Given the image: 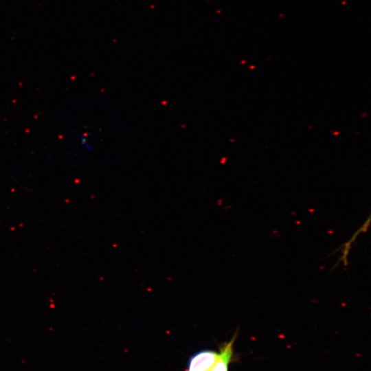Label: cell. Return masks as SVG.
Masks as SVG:
<instances>
[{
  "label": "cell",
  "mask_w": 371,
  "mask_h": 371,
  "mask_svg": "<svg viewBox=\"0 0 371 371\" xmlns=\"http://www.w3.org/2000/svg\"><path fill=\"white\" fill-rule=\"evenodd\" d=\"M218 357V352L214 350H201L191 357L187 371H205L212 366Z\"/></svg>",
  "instance_id": "6da1fadb"
},
{
  "label": "cell",
  "mask_w": 371,
  "mask_h": 371,
  "mask_svg": "<svg viewBox=\"0 0 371 371\" xmlns=\"http://www.w3.org/2000/svg\"><path fill=\"white\" fill-rule=\"evenodd\" d=\"M235 339L236 335L229 342L223 344L216 361L205 371H228L229 364L233 355V344Z\"/></svg>",
  "instance_id": "7a4b0ae2"
}]
</instances>
